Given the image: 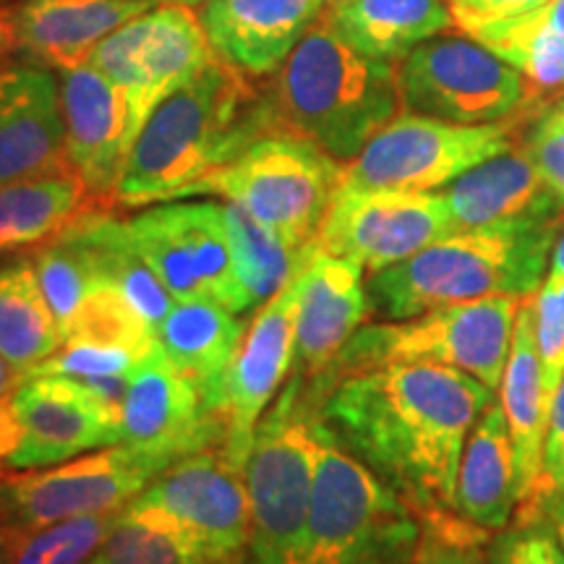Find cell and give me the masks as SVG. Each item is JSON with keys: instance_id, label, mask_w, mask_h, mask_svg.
Wrapping results in <instances>:
<instances>
[{"instance_id": "1", "label": "cell", "mask_w": 564, "mask_h": 564, "mask_svg": "<svg viewBox=\"0 0 564 564\" xmlns=\"http://www.w3.org/2000/svg\"><path fill=\"white\" fill-rule=\"evenodd\" d=\"M494 394L453 366L392 364L337 379L322 423L415 512L453 510L465 440Z\"/></svg>"}, {"instance_id": "2", "label": "cell", "mask_w": 564, "mask_h": 564, "mask_svg": "<svg viewBox=\"0 0 564 564\" xmlns=\"http://www.w3.org/2000/svg\"><path fill=\"white\" fill-rule=\"evenodd\" d=\"M272 131H282L272 95L257 91L249 76L217 58L147 118L118 181L116 204L181 199L196 181Z\"/></svg>"}, {"instance_id": "3", "label": "cell", "mask_w": 564, "mask_h": 564, "mask_svg": "<svg viewBox=\"0 0 564 564\" xmlns=\"http://www.w3.org/2000/svg\"><path fill=\"white\" fill-rule=\"evenodd\" d=\"M564 217L453 232L426 249L369 274L371 314L411 319L423 312L486 299H528L544 285Z\"/></svg>"}, {"instance_id": "4", "label": "cell", "mask_w": 564, "mask_h": 564, "mask_svg": "<svg viewBox=\"0 0 564 564\" xmlns=\"http://www.w3.org/2000/svg\"><path fill=\"white\" fill-rule=\"evenodd\" d=\"M270 95L282 131L314 141L343 165L403 110L398 66L352 51L327 13L282 63Z\"/></svg>"}, {"instance_id": "5", "label": "cell", "mask_w": 564, "mask_h": 564, "mask_svg": "<svg viewBox=\"0 0 564 564\" xmlns=\"http://www.w3.org/2000/svg\"><path fill=\"white\" fill-rule=\"evenodd\" d=\"M324 394L319 379L295 373L253 432L243 465L251 564H293L299 554L314 491Z\"/></svg>"}, {"instance_id": "6", "label": "cell", "mask_w": 564, "mask_h": 564, "mask_svg": "<svg viewBox=\"0 0 564 564\" xmlns=\"http://www.w3.org/2000/svg\"><path fill=\"white\" fill-rule=\"evenodd\" d=\"M419 535L413 507L322 423L312 505L293 564H411Z\"/></svg>"}, {"instance_id": "7", "label": "cell", "mask_w": 564, "mask_h": 564, "mask_svg": "<svg viewBox=\"0 0 564 564\" xmlns=\"http://www.w3.org/2000/svg\"><path fill=\"white\" fill-rule=\"evenodd\" d=\"M523 299H486L440 306L411 319L364 324L319 379L329 390L348 373L392 364H440L468 371L499 392L510 358L512 329Z\"/></svg>"}, {"instance_id": "8", "label": "cell", "mask_w": 564, "mask_h": 564, "mask_svg": "<svg viewBox=\"0 0 564 564\" xmlns=\"http://www.w3.org/2000/svg\"><path fill=\"white\" fill-rule=\"evenodd\" d=\"M340 175L343 162L314 141L291 131H272L246 147L228 165L196 181L183 196H225L278 232L291 249L301 251L319 232Z\"/></svg>"}, {"instance_id": "9", "label": "cell", "mask_w": 564, "mask_h": 564, "mask_svg": "<svg viewBox=\"0 0 564 564\" xmlns=\"http://www.w3.org/2000/svg\"><path fill=\"white\" fill-rule=\"evenodd\" d=\"M518 121L449 123L400 112L343 165L340 192L434 194L518 144Z\"/></svg>"}, {"instance_id": "10", "label": "cell", "mask_w": 564, "mask_h": 564, "mask_svg": "<svg viewBox=\"0 0 564 564\" xmlns=\"http://www.w3.org/2000/svg\"><path fill=\"white\" fill-rule=\"evenodd\" d=\"M398 87L408 112L465 126L510 121L539 105L531 82L468 34L421 42L398 63Z\"/></svg>"}, {"instance_id": "11", "label": "cell", "mask_w": 564, "mask_h": 564, "mask_svg": "<svg viewBox=\"0 0 564 564\" xmlns=\"http://www.w3.org/2000/svg\"><path fill=\"white\" fill-rule=\"evenodd\" d=\"M217 61L192 6H152L126 21L91 53L89 66L118 84L129 97L131 139L173 91L186 87Z\"/></svg>"}, {"instance_id": "12", "label": "cell", "mask_w": 564, "mask_h": 564, "mask_svg": "<svg viewBox=\"0 0 564 564\" xmlns=\"http://www.w3.org/2000/svg\"><path fill=\"white\" fill-rule=\"evenodd\" d=\"M160 470L123 444L37 470L0 468V520L32 531L82 514L123 510Z\"/></svg>"}, {"instance_id": "13", "label": "cell", "mask_w": 564, "mask_h": 564, "mask_svg": "<svg viewBox=\"0 0 564 564\" xmlns=\"http://www.w3.org/2000/svg\"><path fill=\"white\" fill-rule=\"evenodd\" d=\"M131 241L175 301L232 306V262L225 204L171 202L126 220Z\"/></svg>"}, {"instance_id": "14", "label": "cell", "mask_w": 564, "mask_h": 564, "mask_svg": "<svg viewBox=\"0 0 564 564\" xmlns=\"http://www.w3.org/2000/svg\"><path fill=\"white\" fill-rule=\"evenodd\" d=\"M453 236L440 192H340L314 236L316 249L377 274Z\"/></svg>"}, {"instance_id": "15", "label": "cell", "mask_w": 564, "mask_h": 564, "mask_svg": "<svg viewBox=\"0 0 564 564\" xmlns=\"http://www.w3.org/2000/svg\"><path fill=\"white\" fill-rule=\"evenodd\" d=\"M131 502L167 514L220 560L249 546L251 510L243 465L232 460L223 444L162 468Z\"/></svg>"}, {"instance_id": "16", "label": "cell", "mask_w": 564, "mask_h": 564, "mask_svg": "<svg viewBox=\"0 0 564 564\" xmlns=\"http://www.w3.org/2000/svg\"><path fill=\"white\" fill-rule=\"evenodd\" d=\"M223 442V421L204 408L194 384L186 382L160 345H154L131 373L118 444L162 470L181 457Z\"/></svg>"}, {"instance_id": "17", "label": "cell", "mask_w": 564, "mask_h": 564, "mask_svg": "<svg viewBox=\"0 0 564 564\" xmlns=\"http://www.w3.org/2000/svg\"><path fill=\"white\" fill-rule=\"evenodd\" d=\"M301 262L293 278L278 295H272L264 306H259L232 361L228 379L223 384L220 419L225 426L223 447L236 463L246 465L253 432L259 421L280 394L288 371L293 369L295 356V314H299L301 295Z\"/></svg>"}, {"instance_id": "18", "label": "cell", "mask_w": 564, "mask_h": 564, "mask_svg": "<svg viewBox=\"0 0 564 564\" xmlns=\"http://www.w3.org/2000/svg\"><path fill=\"white\" fill-rule=\"evenodd\" d=\"M121 442V419L76 382L24 379L17 398V444L6 470H37Z\"/></svg>"}, {"instance_id": "19", "label": "cell", "mask_w": 564, "mask_h": 564, "mask_svg": "<svg viewBox=\"0 0 564 564\" xmlns=\"http://www.w3.org/2000/svg\"><path fill=\"white\" fill-rule=\"evenodd\" d=\"M58 82L70 171L110 207L133 147L129 97L89 63L58 70Z\"/></svg>"}, {"instance_id": "20", "label": "cell", "mask_w": 564, "mask_h": 564, "mask_svg": "<svg viewBox=\"0 0 564 564\" xmlns=\"http://www.w3.org/2000/svg\"><path fill=\"white\" fill-rule=\"evenodd\" d=\"M369 314L361 267L329 257L314 241L303 246L293 371L322 379Z\"/></svg>"}, {"instance_id": "21", "label": "cell", "mask_w": 564, "mask_h": 564, "mask_svg": "<svg viewBox=\"0 0 564 564\" xmlns=\"http://www.w3.org/2000/svg\"><path fill=\"white\" fill-rule=\"evenodd\" d=\"M70 171L61 82L51 68L0 63V186Z\"/></svg>"}, {"instance_id": "22", "label": "cell", "mask_w": 564, "mask_h": 564, "mask_svg": "<svg viewBox=\"0 0 564 564\" xmlns=\"http://www.w3.org/2000/svg\"><path fill=\"white\" fill-rule=\"evenodd\" d=\"M499 403L505 408L514 453V525L541 523V470L552 405L546 400L544 371L535 348V295H528L520 303Z\"/></svg>"}, {"instance_id": "23", "label": "cell", "mask_w": 564, "mask_h": 564, "mask_svg": "<svg viewBox=\"0 0 564 564\" xmlns=\"http://www.w3.org/2000/svg\"><path fill=\"white\" fill-rule=\"evenodd\" d=\"M324 11L327 0H204L199 21L217 58L262 79L278 74Z\"/></svg>"}, {"instance_id": "24", "label": "cell", "mask_w": 564, "mask_h": 564, "mask_svg": "<svg viewBox=\"0 0 564 564\" xmlns=\"http://www.w3.org/2000/svg\"><path fill=\"white\" fill-rule=\"evenodd\" d=\"M440 194L453 232L564 217V204L549 192L523 144L470 167Z\"/></svg>"}, {"instance_id": "25", "label": "cell", "mask_w": 564, "mask_h": 564, "mask_svg": "<svg viewBox=\"0 0 564 564\" xmlns=\"http://www.w3.org/2000/svg\"><path fill=\"white\" fill-rule=\"evenodd\" d=\"M150 9L144 0H21L11 13L17 51L55 74L84 66L108 34Z\"/></svg>"}, {"instance_id": "26", "label": "cell", "mask_w": 564, "mask_h": 564, "mask_svg": "<svg viewBox=\"0 0 564 564\" xmlns=\"http://www.w3.org/2000/svg\"><path fill=\"white\" fill-rule=\"evenodd\" d=\"M246 327L217 301H178L158 327V345L204 408L220 419L223 384L236 361ZM223 421V419H220Z\"/></svg>"}, {"instance_id": "27", "label": "cell", "mask_w": 564, "mask_h": 564, "mask_svg": "<svg viewBox=\"0 0 564 564\" xmlns=\"http://www.w3.org/2000/svg\"><path fill=\"white\" fill-rule=\"evenodd\" d=\"M514 453L510 426L497 398L470 429L457 470L453 510L484 531H502L514 514Z\"/></svg>"}, {"instance_id": "28", "label": "cell", "mask_w": 564, "mask_h": 564, "mask_svg": "<svg viewBox=\"0 0 564 564\" xmlns=\"http://www.w3.org/2000/svg\"><path fill=\"white\" fill-rule=\"evenodd\" d=\"M91 209H110L76 171H61L0 186V257L53 241Z\"/></svg>"}, {"instance_id": "29", "label": "cell", "mask_w": 564, "mask_h": 564, "mask_svg": "<svg viewBox=\"0 0 564 564\" xmlns=\"http://www.w3.org/2000/svg\"><path fill=\"white\" fill-rule=\"evenodd\" d=\"M327 19L352 51L384 63H400L455 24L444 0H340L327 6Z\"/></svg>"}, {"instance_id": "30", "label": "cell", "mask_w": 564, "mask_h": 564, "mask_svg": "<svg viewBox=\"0 0 564 564\" xmlns=\"http://www.w3.org/2000/svg\"><path fill=\"white\" fill-rule=\"evenodd\" d=\"M468 37L518 68L544 108L546 95L564 97V0H546L525 17L478 26Z\"/></svg>"}, {"instance_id": "31", "label": "cell", "mask_w": 564, "mask_h": 564, "mask_svg": "<svg viewBox=\"0 0 564 564\" xmlns=\"http://www.w3.org/2000/svg\"><path fill=\"white\" fill-rule=\"evenodd\" d=\"M61 345L58 322L47 306L30 253L0 262V356L26 373Z\"/></svg>"}, {"instance_id": "32", "label": "cell", "mask_w": 564, "mask_h": 564, "mask_svg": "<svg viewBox=\"0 0 564 564\" xmlns=\"http://www.w3.org/2000/svg\"><path fill=\"white\" fill-rule=\"evenodd\" d=\"M230 262H232V314H249L278 295L299 267V253L278 232L253 220L238 204L225 202Z\"/></svg>"}, {"instance_id": "33", "label": "cell", "mask_w": 564, "mask_h": 564, "mask_svg": "<svg viewBox=\"0 0 564 564\" xmlns=\"http://www.w3.org/2000/svg\"><path fill=\"white\" fill-rule=\"evenodd\" d=\"M204 541L158 510L129 502L87 564H215Z\"/></svg>"}, {"instance_id": "34", "label": "cell", "mask_w": 564, "mask_h": 564, "mask_svg": "<svg viewBox=\"0 0 564 564\" xmlns=\"http://www.w3.org/2000/svg\"><path fill=\"white\" fill-rule=\"evenodd\" d=\"M32 257L34 270H37V280L42 293H45L47 306L58 322V329L63 335V343L74 327L76 314H79L82 303L95 285V272H91L89 257L79 243V238L66 228L53 241L37 246V249L26 251Z\"/></svg>"}, {"instance_id": "35", "label": "cell", "mask_w": 564, "mask_h": 564, "mask_svg": "<svg viewBox=\"0 0 564 564\" xmlns=\"http://www.w3.org/2000/svg\"><path fill=\"white\" fill-rule=\"evenodd\" d=\"M66 343H89L102 348H123L137 358H144L154 345L158 333L137 314V308L108 282L95 280L87 301L76 314Z\"/></svg>"}, {"instance_id": "36", "label": "cell", "mask_w": 564, "mask_h": 564, "mask_svg": "<svg viewBox=\"0 0 564 564\" xmlns=\"http://www.w3.org/2000/svg\"><path fill=\"white\" fill-rule=\"evenodd\" d=\"M121 510L82 514L32 531H17L11 564H87L116 528Z\"/></svg>"}, {"instance_id": "37", "label": "cell", "mask_w": 564, "mask_h": 564, "mask_svg": "<svg viewBox=\"0 0 564 564\" xmlns=\"http://www.w3.org/2000/svg\"><path fill=\"white\" fill-rule=\"evenodd\" d=\"M421 523L411 564H491L486 552L489 531L460 518L455 510L415 512Z\"/></svg>"}, {"instance_id": "38", "label": "cell", "mask_w": 564, "mask_h": 564, "mask_svg": "<svg viewBox=\"0 0 564 564\" xmlns=\"http://www.w3.org/2000/svg\"><path fill=\"white\" fill-rule=\"evenodd\" d=\"M141 358L123 348H102V345L89 343H63L51 358L34 366L24 373L32 377H61L70 382H91L102 377H121L137 369Z\"/></svg>"}, {"instance_id": "39", "label": "cell", "mask_w": 564, "mask_h": 564, "mask_svg": "<svg viewBox=\"0 0 564 564\" xmlns=\"http://www.w3.org/2000/svg\"><path fill=\"white\" fill-rule=\"evenodd\" d=\"M535 348L552 405L564 379V278H546L535 293Z\"/></svg>"}, {"instance_id": "40", "label": "cell", "mask_w": 564, "mask_h": 564, "mask_svg": "<svg viewBox=\"0 0 564 564\" xmlns=\"http://www.w3.org/2000/svg\"><path fill=\"white\" fill-rule=\"evenodd\" d=\"M520 144L533 160L549 192L564 204V97L541 108Z\"/></svg>"}, {"instance_id": "41", "label": "cell", "mask_w": 564, "mask_h": 564, "mask_svg": "<svg viewBox=\"0 0 564 564\" xmlns=\"http://www.w3.org/2000/svg\"><path fill=\"white\" fill-rule=\"evenodd\" d=\"M491 564H564V546L544 523L512 525L494 544Z\"/></svg>"}, {"instance_id": "42", "label": "cell", "mask_w": 564, "mask_h": 564, "mask_svg": "<svg viewBox=\"0 0 564 564\" xmlns=\"http://www.w3.org/2000/svg\"><path fill=\"white\" fill-rule=\"evenodd\" d=\"M444 3L449 6L457 30L468 34L478 26L525 17V13L541 9L546 0H444Z\"/></svg>"}, {"instance_id": "43", "label": "cell", "mask_w": 564, "mask_h": 564, "mask_svg": "<svg viewBox=\"0 0 564 564\" xmlns=\"http://www.w3.org/2000/svg\"><path fill=\"white\" fill-rule=\"evenodd\" d=\"M541 489H544V502L549 497L564 494V379L552 403V415H549ZM541 510H544V507H541Z\"/></svg>"}, {"instance_id": "44", "label": "cell", "mask_w": 564, "mask_h": 564, "mask_svg": "<svg viewBox=\"0 0 564 564\" xmlns=\"http://www.w3.org/2000/svg\"><path fill=\"white\" fill-rule=\"evenodd\" d=\"M24 384V371L0 356V468L17 444V398Z\"/></svg>"}, {"instance_id": "45", "label": "cell", "mask_w": 564, "mask_h": 564, "mask_svg": "<svg viewBox=\"0 0 564 564\" xmlns=\"http://www.w3.org/2000/svg\"><path fill=\"white\" fill-rule=\"evenodd\" d=\"M541 523H544L549 531L554 533V539L564 546V494H556V497L546 499L544 510H541Z\"/></svg>"}, {"instance_id": "46", "label": "cell", "mask_w": 564, "mask_h": 564, "mask_svg": "<svg viewBox=\"0 0 564 564\" xmlns=\"http://www.w3.org/2000/svg\"><path fill=\"white\" fill-rule=\"evenodd\" d=\"M17 53V37H13V21L11 13L0 9V63H6Z\"/></svg>"}, {"instance_id": "47", "label": "cell", "mask_w": 564, "mask_h": 564, "mask_svg": "<svg viewBox=\"0 0 564 564\" xmlns=\"http://www.w3.org/2000/svg\"><path fill=\"white\" fill-rule=\"evenodd\" d=\"M546 278H564V225L556 236L554 251H552V262H549V272Z\"/></svg>"}, {"instance_id": "48", "label": "cell", "mask_w": 564, "mask_h": 564, "mask_svg": "<svg viewBox=\"0 0 564 564\" xmlns=\"http://www.w3.org/2000/svg\"><path fill=\"white\" fill-rule=\"evenodd\" d=\"M13 539H17V531H13L11 525H6L3 520H0V564H11Z\"/></svg>"}, {"instance_id": "49", "label": "cell", "mask_w": 564, "mask_h": 564, "mask_svg": "<svg viewBox=\"0 0 564 564\" xmlns=\"http://www.w3.org/2000/svg\"><path fill=\"white\" fill-rule=\"evenodd\" d=\"M144 3H150V6H167V3H173V6H199V3H204V0H144Z\"/></svg>"}, {"instance_id": "50", "label": "cell", "mask_w": 564, "mask_h": 564, "mask_svg": "<svg viewBox=\"0 0 564 564\" xmlns=\"http://www.w3.org/2000/svg\"><path fill=\"white\" fill-rule=\"evenodd\" d=\"M215 564H251V562H249V554H246V552H238V554L225 556V560H217Z\"/></svg>"}, {"instance_id": "51", "label": "cell", "mask_w": 564, "mask_h": 564, "mask_svg": "<svg viewBox=\"0 0 564 564\" xmlns=\"http://www.w3.org/2000/svg\"><path fill=\"white\" fill-rule=\"evenodd\" d=\"M333 3H340V0H327V6H333Z\"/></svg>"}]
</instances>
